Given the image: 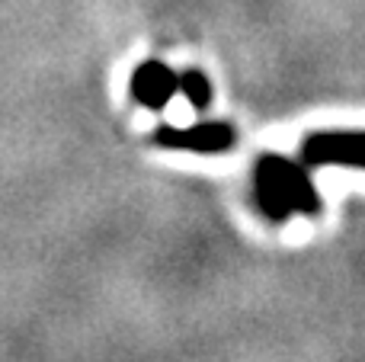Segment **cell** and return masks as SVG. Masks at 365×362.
<instances>
[{"instance_id": "5", "label": "cell", "mask_w": 365, "mask_h": 362, "mask_svg": "<svg viewBox=\"0 0 365 362\" xmlns=\"http://www.w3.org/2000/svg\"><path fill=\"white\" fill-rule=\"evenodd\" d=\"M180 93L186 96L192 109H208V103H212V83H208V77L202 71H182Z\"/></svg>"}, {"instance_id": "2", "label": "cell", "mask_w": 365, "mask_h": 362, "mask_svg": "<svg viewBox=\"0 0 365 362\" xmlns=\"http://www.w3.org/2000/svg\"><path fill=\"white\" fill-rule=\"evenodd\" d=\"M304 167L365 170V132H314L302 145Z\"/></svg>"}, {"instance_id": "1", "label": "cell", "mask_w": 365, "mask_h": 362, "mask_svg": "<svg viewBox=\"0 0 365 362\" xmlns=\"http://www.w3.org/2000/svg\"><path fill=\"white\" fill-rule=\"evenodd\" d=\"M253 196H257L259 212L276 224H282L292 212L308 218L324 212V202L317 196L304 164H292L289 157H279V154H263L257 160Z\"/></svg>"}, {"instance_id": "3", "label": "cell", "mask_w": 365, "mask_h": 362, "mask_svg": "<svg viewBox=\"0 0 365 362\" xmlns=\"http://www.w3.org/2000/svg\"><path fill=\"white\" fill-rule=\"evenodd\" d=\"M234 128L227 122H202L192 128L164 125L154 132V145L170 148V151H195V154H221L234 148Z\"/></svg>"}, {"instance_id": "4", "label": "cell", "mask_w": 365, "mask_h": 362, "mask_svg": "<svg viewBox=\"0 0 365 362\" xmlns=\"http://www.w3.org/2000/svg\"><path fill=\"white\" fill-rule=\"evenodd\" d=\"M180 93V74H173L167 64L145 61L132 74V100L148 109H164Z\"/></svg>"}]
</instances>
